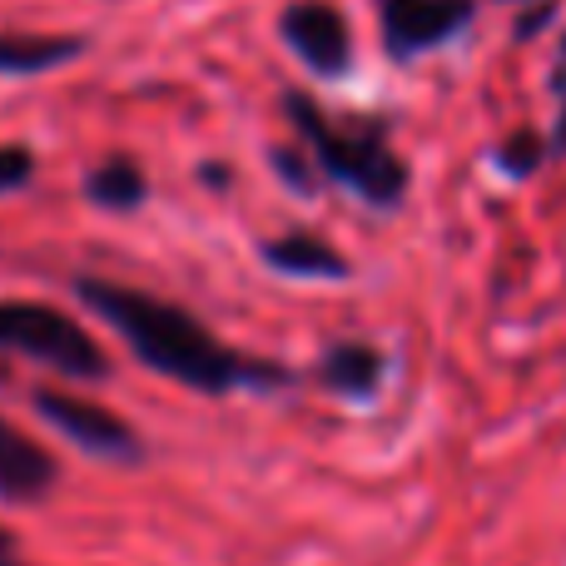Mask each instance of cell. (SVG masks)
<instances>
[{"instance_id": "6da1fadb", "label": "cell", "mask_w": 566, "mask_h": 566, "mask_svg": "<svg viewBox=\"0 0 566 566\" xmlns=\"http://www.w3.org/2000/svg\"><path fill=\"white\" fill-rule=\"evenodd\" d=\"M75 298L85 303L95 318H105L145 368L165 373V378L185 382V388H195V392L224 398V392H244V388L269 392V388L289 382L283 363L249 358V353L229 348V343H219L189 308H179V303H169V298H155V293H145V289L80 274Z\"/></svg>"}, {"instance_id": "7a4b0ae2", "label": "cell", "mask_w": 566, "mask_h": 566, "mask_svg": "<svg viewBox=\"0 0 566 566\" xmlns=\"http://www.w3.org/2000/svg\"><path fill=\"white\" fill-rule=\"evenodd\" d=\"M293 129H298L303 149L313 155L318 175H328L333 185H343L348 195H358L373 209H398L408 199V165L402 155L388 145L378 125H348V119H333L328 109H318L308 95H283Z\"/></svg>"}, {"instance_id": "3957f363", "label": "cell", "mask_w": 566, "mask_h": 566, "mask_svg": "<svg viewBox=\"0 0 566 566\" xmlns=\"http://www.w3.org/2000/svg\"><path fill=\"white\" fill-rule=\"evenodd\" d=\"M0 348L25 353V358L45 363V368L65 373V378L95 382L109 373V353L70 313L50 308V303L0 298Z\"/></svg>"}, {"instance_id": "277c9868", "label": "cell", "mask_w": 566, "mask_h": 566, "mask_svg": "<svg viewBox=\"0 0 566 566\" xmlns=\"http://www.w3.org/2000/svg\"><path fill=\"white\" fill-rule=\"evenodd\" d=\"M30 402H35L40 422H50L55 432H65L75 448L90 452V458H105V462H139L145 458V438H139L119 412L99 408V402L80 398V392L35 388V398Z\"/></svg>"}, {"instance_id": "5b68a950", "label": "cell", "mask_w": 566, "mask_h": 566, "mask_svg": "<svg viewBox=\"0 0 566 566\" xmlns=\"http://www.w3.org/2000/svg\"><path fill=\"white\" fill-rule=\"evenodd\" d=\"M382 45L398 60L438 50L472 20V0H378Z\"/></svg>"}, {"instance_id": "8992f818", "label": "cell", "mask_w": 566, "mask_h": 566, "mask_svg": "<svg viewBox=\"0 0 566 566\" xmlns=\"http://www.w3.org/2000/svg\"><path fill=\"white\" fill-rule=\"evenodd\" d=\"M283 40L298 50V60L313 75H343L353 60V35L348 20L328 6V0H293L283 10Z\"/></svg>"}, {"instance_id": "52a82bcc", "label": "cell", "mask_w": 566, "mask_h": 566, "mask_svg": "<svg viewBox=\"0 0 566 566\" xmlns=\"http://www.w3.org/2000/svg\"><path fill=\"white\" fill-rule=\"evenodd\" d=\"M60 482V462L0 418V502H40Z\"/></svg>"}, {"instance_id": "ba28073f", "label": "cell", "mask_w": 566, "mask_h": 566, "mask_svg": "<svg viewBox=\"0 0 566 566\" xmlns=\"http://www.w3.org/2000/svg\"><path fill=\"white\" fill-rule=\"evenodd\" d=\"M382 373H388V358H382V348H373V343H363V338L328 343V348L318 353V363H313V378H318L328 392L348 398V402L378 398Z\"/></svg>"}, {"instance_id": "9c48e42d", "label": "cell", "mask_w": 566, "mask_h": 566, "mask_svg": "<svg viewBox=\"0 0 566 566\" xmlns=\"http://www.w3.org/2000/svg\"><path fill=\"white\" fill-rule=\"evenodd\" d=\"M259 254H264V264L274 269V274H289V279L333 283V279H348L353 274L348 259H343L328 239L308 234V229H289V234H279V239H264V244H259Z\"/></svg>"}, {"instance_id": "30bf717a", "label": "cell", "mask_w": 566, "mask_h": 566, "mask_svg": "<svg viewBox=\"0 0 566 566\" xmlns=\"http://www.w3.org/2000/svg\"><path fill=\"white\" fill-rule=\"evenodd\" d=\"M85 50L80 35H15L0 30V75H45Z\"/></svg>"}, {"instance_id": "8fae6325", "label": "cell", "mask_w": 566, "mask_h": 566, "mask_svg": "<svg viewBox=\"0 0 566 566\" xmlns=\"http://www.w3.org/2000/svg\"><path fill=\"white\" fill-rule=\"evenodd\" d=\"M85 199L95 209H105V214H135V209L149 199V179L129 155H109L105 165L90 169Z\"/></svg>"}, {"instance_id": "7c38bea8", "label": "cell", "mask_w": 566, "mask_h": 566, "mask_svg": "<svg viewBox=\"0 0 566 566\" xmlns=\"http://www.w3.org/2000/svg\"><path fill=\"white\" fill-rule=\"evenodd\" d=\"M552 155V145L542 135H532V129H517L512 139H502L497 149V169H507L512 179H532L542 169V159Z\"/></svg>"}, {"instance_id": "4fadbf2b", "label": "cell", "mask_w": 566, "mask_h": 566, "mask_svg": "<svg viewBox=\"0 0 566 566\" xmlns=\"http://www.w3.org/2000/svg\"><path fill=\"white\" fill-rule=\"evenodd\" d=\"M35 179V155L25 145H0V195H15Z\"/></svg>"}, {"instance_id": "5bb4252c", "label": "cell", "mask_w": 566, "mask_h": 566, "mask_svg": "<svg viewBox=\"0 0 566 566\" xmlns=\"http://www.w3.org/2000/svg\"><path fill=\"white\" fill-rule=\"evenodd\" d=\"M274 169L283 175V185H289V189L313 195V169H318V165H308V159L293 155V149H274Z\"/></svg>"}, {"instance_id": "9a60e30c", "label": "cell", "mask_w": 566, "mask_h": 566, "mask_svg": "<svg viewBox=\"0 0 566 566\" xmlns=\"http://www.w3.org/2000/svg\"><path fill=\"white\" fill-rule=\"evenodd\" d=\"M557 90H562V115H557V129H552V155H566V65L557 70Z\"/></svg>"}, {"instance_id": "2e32d148", "label": "cell", "mask_w": 566, "mask_h": 566, "mask_svg": "<svg viewBox=\"0 0 566 566\" xmlns=\"http://www.w3.org/2000/svg\"><path fill=\"white\" fill-rule=\"evenodd\" d=\"M0 566H25V562H20L15 537H10V532H0Z\"/></svg>"}, {"instance_id": "e0dca14e", "label": "cell", "mask_w": 566, "mask_h": 566, "mask_svg": "<svg viewBox=\"0 0 566 566\" xmlns=\"http://www.w3.org/2000/svg\"><path fill=\"white\" fill-rule=\"evenodd\" d=\"M0 382H6V363H0Z\"/></svg>"}, {"instance_id": "ac0fdd59", "label": "cell", "mask_w": 566, "mask_h": 566, "mask_svg": "<svg viewBox=\"0 0 566 566\" xmlns=\"http://www.w3.org/2000/svg\"><path fill=\"white\" fill-rule=\"evenodd\" d=\"M562 65H566V45H562Z\"/></svg>"}]
</instances>
